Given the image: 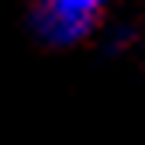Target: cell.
Listing matches in <instances>:
<instances>
[{
  "mask_svg": "<svg viewBox=\"0 0 145 145\" xmlns=\"http://www.w3.org/2000/svg\"><path fill=\"white\" fill-rule=\"evenodd\" d=\"M107 4L111 0H38L31 10V28L45 45L69 48L93 35Z\"/></svg>",
  "mask_w": 145,
  "mask_h": 145,
  "instance_id": "cell-1",
  "label": "cell"
}]
</instances>
